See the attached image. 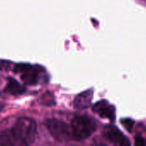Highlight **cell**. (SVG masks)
Wrapping results in <instances>:
<instances>
[{
  "mask_svg": "<svg viewBox=\"0 0 146 146\" xmlns=\"http://www.w3.org/2000/svg\"><path fill=\"white\" fill-rule=\"evenodd\" d=\"M44 125L50 134L58 141H68L74 139L72 130L68 125L57 119H47Z\"/></svg>",
  "mask_w": 146,
  "mask_h": 146,
  "instance_id": "obj_4",
  "label": "cell"
},
{
  "mask_svg": "<svg viewBox=\"0 0 146 146\" xmlns=\"http://www.w3.org/2000/svg\"><path fill=\"white\" fill-rule=\"evenodd\" d=\"M41 104H44V105H46V106L54 105V104H56L54 95H53L51 92H47L46 93H44V94L42 96V98H41Z\"/></svg>",
  "mask_w": 146,
  "mask_h": 146,
  "instance_id": "obj_10",
  "label": "cell"
},
{
  "mask_svg": "<svg viewBox=\"0 0 146 146\" xmlns=\"http://www.w3.org/2000/svg\"><path fill=\"white\" fill-rule=\"evenodd\" d=\"M92 146H107L106 145H104V144H103V143H101V142H95L93 145Z\"/></svg>",
  "mask_w": 146,
  "mask_h": 146,
  "instance_id": "obj_13",
  "label": "cell"
},
{
  "mask_svg": "<svg viewBox=\"0 0 146 146\" xmlns=\"http://www.w3.org/2000/svg\"><path fill=\"white\" fill-rule=\"evenodd\" d=\"M0 145L3 146H29L19 138L11 128L0 133Z\"/></svg>",
  "mask_w": 146,
  "mask_h": 146,
  "instance_id": "obj_7",
  "label": "cell"
},
{
  "mask_svg": "<svg viewBox=\"0 0 146 146\" xmlns=\"http://www.w3.org/2000/svg\"><path fill=\"white\" fill-rule=\"evenodd\" d=\"M5 91L11 95L16 96V95L23 94L26 91V88L21 84H20L15 79L9 77L8 83L5 87Z\"/></svg>",
  "mask_w": 146,
  "mask_h": 146,
  "instance_id": "obj_9",
  "label": "cell"
},
{
  "mask_svg": "<svg viewBox=\"0 0 146 146\" xmlns=\"http://www.w3.org/2000/svg\"><path fill=\"white\" fill-rule=\"evenodd\" d=\"M71 130L74 139H86L91 137L97 130V123L87 115H78L72 120Z\"/></svg>",
  "mask_w": 146,
  "mask_h": 146,
  "instance_id": "obj_1",
  "label": "cell"
},
{
  "mask_svg": "<svg viewBox=\"0 0 146 146\" xmlns=\"http://www.w3.org/2000/svg\"><path fill=\"white\" fill-rule=\"evenodd\" d=\"M0 146H3V145H0Z\"/></svg>",
  "mask_w": 146,
  "mask_h": 146,
  "instance_id": "obj_15",
  "label": "cell"
},
{
  "mask_svg": "<svg viewBox=\"0 0 146 146\" xmlns=\"http://www.w3.org/2000/svg\"><path fill=\"white\" fill-rule=\"evenodd\" d=\"M11 129L28 145L34 141L37 135V124L33 119L29 117L18 118Z\"/></svg>",
  "mask_w": 146,
  "mask_h": 146,
  "instance_id": "obj_2",
  "label": "cell"
},
{
  "mask_svg": "<svg viewBox=\"0 0 146 146\" xmlns=\"http://www.w3.org/2000/svg\"><path fill=\"white\" fill-rule=\"evenodd\" d=\"M3 108H4V105H3V104H1V103H0V111H1Z\"/></svg>",
  "mask_w": 146,
  "mask_h": 146,
  "instance_id": "obj_14",
  "label": "cell"
},
{
  "mask_svg": "<svg viewBox=\"0 0 146 146\" xmlns=\"http://www.w3.org/2000/svg\"><path fill=\"white\" fill-rule=\"evenodd\" d=\"M145 145H146V144H145Z\"/></svg>",
  "mask_w": 146,
  "mask_h": 146,
  "instance_id": "obj_16",
  "label": "cell"
},
{
  "mask_svg": "<svg viewBox=\"0 0 146 146\" xmlns=\"http://www.w3.org/2000/svg\"><path fill=\"white\" fill-rule=\"evenodd\" d=\"M103 135L113 146H132L129 139L114 125H106L104 127Z\"/></svg>",
  "mask_w": 146,
  "mask_h": 146,
  "instance_id": "obj_5",
  "label": "cell"
},
{
  "mask_svg": "<svg viewBox=\"0 0 146 146\" xmlns=\"http://www.w3.org/2000/svg\"><path fill=\"white\" fill-rule=\"evenodd\" d=\"M93 89H88L78 94L74 99V108L79 110H86L92 105Z\"/></svg>",
  "mask_w": 146,
  "mask_h": 146,
  "instance_id": "obj_8",
  "label": "cell"
},
{
  "mask_svg": "<svg viewBox=\"0 0 146 146\" xmlns=\"http://www.w3.org/2000/svg\"><path fill=\"white\" fill-rule=\"evenodd\" d=\"M15 74H20L21 80L27 86H35L38 84L45 74L44 69L39 66L28 63H19L14 68Z\"/></svg>",
  "mask_w": 146,
  "mask_h": 146,
  "instance_id": "obj_3",
  "label": "cell"
},
{
  "mask_svg": "<svg viewBox=\"0 0 146 146\" xmlns=\"http://www.w3.org/2000/svg\"><path fill=\"white\" fill-rule=\"evenodd\" d=\"M121 123L123 125V127L128 132H132L133 127V125H134V121L133 119H130V118H126L125 119V118H123V119H121Z\"/></svg>",
  "mask_w": 146,
  "mask_h": 146,
  "instance_id": "obj_11",
  "label": "cell"
},
{
  "mask_svg": "<svg viewBox=\"0 0 146 146\" xmlns=\"http://www.w3.org/2000/svg\"><path fill=\"white\" fill-rule=\"evenodd\" d=\"M92 110L101 118L108 119L112 122L115 121V107L105 99L100 100L93 104Z\"/></svg>",
  "mask_w": 146,
  "mask_h": 146,
  "instance_id": "obj_6",
  "label": "cell"
},
{
  "mask_svg": "<svg viewBox=\"0 0 146 146\" xmlns=\"http://www.w3.org/2000/svg\"><path fill=\"white\" fill-rule=\"evenodd\" d=\"M134 143H135V146H145L146 144L145 140L143 139V137H141L139 135L135 137Z\"/></svg>",
  "mask_w": 146,
  "mask_h": 146,
  "instance_id": "obj_12",
  "label": "cell"
}]
</instances>
